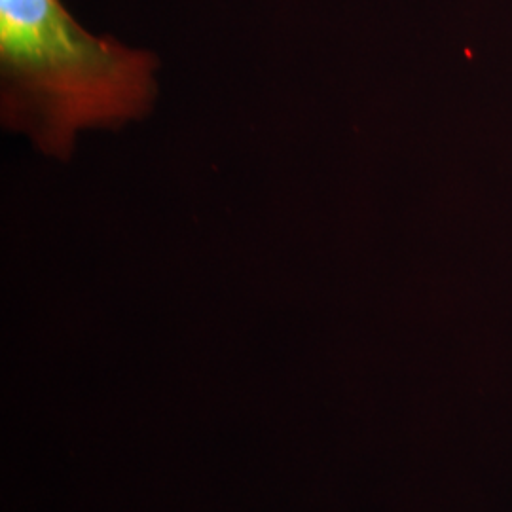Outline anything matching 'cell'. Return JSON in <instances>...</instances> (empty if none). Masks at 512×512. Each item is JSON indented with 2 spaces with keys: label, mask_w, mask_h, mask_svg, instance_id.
Returning <instances> with one entry per match:
<instances>
[{
  "label": "cell",
  "mask_w": 512,
  "mask_h": 512,
  "mask_svg": "<svg viewBox=\"0 0 512 512\" xmlns=\"http://www.w3.org/2000/svg\"><path fill=\"white\" fill-rule=\"evenodd\" d=\"M156 57L88 33L61 0H0L2 118L67 158L74 135L118 128L154 101Z\"/></svg>",
  "instance_id": "1"
}]
</instances>
